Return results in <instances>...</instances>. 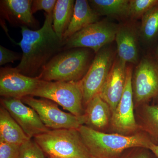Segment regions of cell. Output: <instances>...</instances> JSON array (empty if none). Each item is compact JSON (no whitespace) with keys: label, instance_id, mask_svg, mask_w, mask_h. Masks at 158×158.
Segmentation results:
<instances>
[{"label":"cell","instance_id":"1","mask_svg":"<svg viewBox=\"0 0 158 158\" xmlns=\"http://www.w3.org/2000/svg\"><path fill=\"white\" fill-rule=\"evenodd\" d=\"M44 15L43 25L39 30L21 27L22 38L18 44L22 50V57L15 68L27 76H39L48 62L62 51L63 41L53 27V14L45 13Z\"/></svg>","mask_w":158,"mask_h":158},{"label":"cell","instance_id":"2","mask_svg":"<svg viewBox=\"0 0 158 158\" xmlns=\"http://www.w3.org/2000/svg\"><path fill=\"white\" fill-rule=\"evenodd\" d=\"M78 131L90 156L94 158H119L127 150L135 147L148 149L153 142L145 133L130 135L107 133L82 125Z\"/></svg>","mask_w":158,"mask_h":158},{"label":"cell","instance_id":"3","mask_svg":"<svg viewBox=\"0 0 158 158\" xmlns=\"http://www.w3.org/2000/svg\"><path fill=\"white\" fill-rule=\"evenodd\" d=\"M92 51L81 48L62 51L48 62L38 77L46 81H79L93 61Z\"/></svg>","mask_w":158,"mask_h":158},{"label":"cell","instance_id":"4","mask_svg":"<svg viewBox=\"0 0 158 158\" xmlns=\"http://www.w3.org/2000/svg\"><path fill=\"white\" fill-rule=\"evenodd\" d=\"M34 139L48 157L89 158L90 156L78 130H50Z\"/></svg>","mask_w":158,"mask_h":158},{"label":"cell","instance_id":"5","mask_svg":"<svg viewBox=\"0 0 158 158\" xmlns=\"http://www.w3.org/2000/svg\"><path fill=\"white\" fill-rule=\"evenodd\" d=\"M32 96L52 101L76 116H83L85 113L80 81H46L41 80Z\"/></svg>","mask_w":158,"mask_h":158},{"label":"cell","instance_id":"6","mask_svg":"<svg viewBox=\"0 0 158 158\" xmlns=\"http://www.w3.org/2000/svg\"><path fill=\"white\" fill-rule=\"evenodd\" d=\"M118 26L107 20L91 24L63 42L62 51L81 48L90 49L96 54L115 40Z\"/></svg>","mask_w":158,"mask_h":158},{"label":"cell","instance_id":"7","mask_svg":"<svg viewBox=\"0 0 158 158\" xmlns=\"http://www.w3.org/2000/svg\"><path fill=\"white\" fill-rule=\"evenodd\" d=\"M115 58V52L109 44L95 54L90 68L80 81L85 109L89 102L99 93Z\"/></svg>","mask_w":158,"mask_h":158},{"label":"cell","instance_id":"8","mask_svg":"<svg viewBox=\"0 0 158 158\" xmlns=\"http://www.w3.org/2000/svg\"><path fill=\"white\" fill-rule=\"evenodd\" d=\"M132 86L135 108L158 97L157 61L149 57L142 58L134 71Z\"/></svg>","mask_w":158,"mask_h":158},{"label":"cell","instance_id":"9","mask_svg":"<svg viewBox=\"0 0 158 158\" xmlns=\"http://www.w3.org/2000/svg\"><path fill=\"white\" fill-rule=\"evenodd\" d=\"M21 100L37 112L44 124L50 129H78L85 125L84 115L77 116L63 112L56 103L49 100L36 98L32 96L25 97Z\"/></svg>","mask_w":158,"mask_h":158},{"label":"cell","instance_id":"10","mask_svg":"<svg viewBox=\"0 0 158 158\" xmlns=\"http://www.w3.org/2000/svg\"><path fill=\"white\" fill-rule=\"evenodd\" d=\"M132 76V66L128 65L124 91L116 109L112 113L110 122V128L113 132L125 135L140 131L134 113Z\"/></svg>","mask_w":158,"mask_h":158},{"label":"cell","instance_id":"11","mask_svg":"<svg viewBox=\"0 0 158 158\" xmlns=\"http://www.w3.org/2000/svg\"><path fill=\"white\" fill-rule=\"evenodd\" d=\"M41 80L19 72L15 68L2 67L0 69V95L2 98L21 99L32 96Z\"/></svg>","mask_w":158,"mask_h":158},{"label":"cell","instance_id":"12","mask_svg":"<svg viewBox=\"0 0 158 158\" xmlns=\"http://www.w3.org/2000/svg\"><path fill=\"white\" fill-rule=\"evenodd\" d=\"M1 102L2 106L31 139L51 130L44 124L37 112L21 99L2 98Z\"/></svg>","mask_w":158,"mask_h":158},{"label":"cell","instance_id":"13","mask_svg":"<svg viewBox=\"0 0 158 158\" xmlns=\"http://www.w3.org/2000/svg\"><path fill=\"white\" fill-rule=\"evenodd\" d=\"M127 70L126 62L116 55L110 73L99 93L110 106L112 113L116 109L124 91Z\"/></svg>","mask_w":158,"mask_h":158},{"label":"cell","instance_id":"14","mask_svg":"<svg viewBox=\"0 0 158 158\" xmlns=\"http://www.w3.org/2000/svg\"><path fill=\"white\" fill-rule=\"evenodd\" d=\"M139 36V30L132 22L118 25L115 40L117 44V56L119 59L126 63L138 64Z\"/></svg>","mask_w":158,"mask_h":158},{"label":"cell","instance_id":"15","mask_svg":"<svg viewBox=\"0 0 158 158\" xmlns=\"http://www.w3.org/2000/svg\"><path fill=\"white\" fill-rule=\"evenodd\" d=\"M32 2L31 0H2L0 1L1 16L11 26L37 29L39 23L33 15Z\"/></svg>","mask_w":158,"mask_h":158},{"label":"cell","instance_id":"16","mask_svg":"<svg viewBox=\"0 0 158 158\" xmlns=\"http://www.w3.org/2000/svg\"><path fill=\"white\" fill-rule=\"evenodd\" d=\"M85 125L95 131L104 132L110 125L112 111L110 106L98 94L85 107Z\"/></svg>","mask_w":158,"mask_h":158},{"label":"cell","instance_id":"17","mask_svg":"<svg viewBox=\"0 0 158 158\" xmlns=\"http://www.w3.org/2000/svg\"><path fill=\"white\" fill-rule=\"evenodd\" d=\"M99 17L98 14L90 6L88 1H76L73 16L63 35L62 41L64 42L87 26L98 21Z\"/></svg>","mask_w":158,"mask_h":158},{"label":"cell","instance_id":"18","mask_svg":"<svg viewBox=\"0 0 158 158\" xmlns=\"http://www.w3.org/2000/svg\"><path fill=\"white\" fill-rule=\"evenodd\" d=\"M31 139L6 108H0V141L21 145Z\"/></svg>","mask_w":158,"mask_h":158},{"label":"cell","instance_id":"19","mask_svg":"<svg viewBox=\"0 0 158 158\" xmlns=\"http://www.w3.org/2000/svg\"><path fill=\"white\" fill-rule=\"evenodd\" d=\"M88 2L99 16L106 15L119 19L129 18L130 0H90Z\"/></svg>","mask_w":158,"mask_h":158},{"label":"cell","instance_id":"20","mask_svg":"<svg viewBox=\"0 0 158 158\" xmlns=\"http://www.w3.org/2000/svg\"><path fill=\"white\" fill-rule=\"evenodd\" d=\"M139 107L141 108L137 122L139 131L145 133L158 145V106L146 104Z\"/></svg>","mask_w":158,"mask_h":158},{"label":"cell","instance_id":"21","mask_svg":"<svg viewBox=\"0 0 158 158\" xmlns=\"http://www.w3.org/2000/svg\"><path fill=\"white\" fill-rule=\"evenodd\" d=\"M75 3V1L73 0H58L54 9L53 27L62 41L73 16Z\"/></svg>","mask_w":158,"mask_h":158},{"label":"cell","instance_id":"22","mask_svg":"<svg viewBox=\"0 0 158 158\" xmlns=\"http://www.w3.org/2000/svg\"><path fill=\"white\" fill-rule=\"evenodd\" d=\"M139 35L146 43H150L158 37V5L141 18Z\"/></svg>","mask_w":158,"mask_h":158},{"label":"cell","instance_id":"23","mask_svg":"<svg viewBox=\"0 0 158 158\" xmlns=\"http://www.w3.org/2000/svg\"><path fill=\"white\" fill-rule=\"evenodd\" d=\"M158 5V0H130L129 18H141L144 15Z\"/></svg>","mask_w":158,"mask_h":158},{"label":"cell","instance_id":"24","mask_svg":"<svg viewBox=\"0 0 158 158\" xmlns=\"http://www.w3.org/2000/svg\"><path fill=\"white\" fill-rule=\"evenodd\" d=\"M45 154L35 140L30 139L20 146L19 158H47Z\"/></svg>","mask_w":158,"mask_h":158},{"label":"cell","instance_id":"25","mask_svg":"<svg viewBox=\"0 0 158 158\" xmlns=\"http://www.w3.org/2000/svg\"><path fill=\"white\" fill-rule=\"evenodd\" d=\"M20 146L0 141V158H19Z\"/></svg>","mask_w":158,"mask_h":158},{"label":"cell","instance_id":"26","mask_svg":"<svg viewBox=\"0 0 158 158\" xmlns=\"http://www.w3.org/2000/svg\"><path fill=\"white\" fill-rule=\"evenodd\" d=\"M57 1L56 0H34L32 4L33 14L40 10H44L47 14H53Z\"/></svg>","mask_w":158,"mask_h":158},{"label":"cell","instance_id":"27","mask_svg":"<svg viewBox=\"0 0 158 158\" xmlns=\"http://www.w3.org/2000/svg\"><path fill=\"white\" fill-rule=\"evenodd\" d=\"M148 148L135 147L127 150L119 158H154Z\"/></svg>","mask_w":158,"mask_h":158},{"label":"cell","instance_id":"28","mask_svg":"<svg viewBox=\"0 0 158 158\" xmlns=\"http://www.w3.org/2000/svg\"><path fill=\"white\" fill-rule=\"evenodd\" d=\"M22 55L0 45V65L21 59Z\"/></svg>","mask_w":158,"mask_h":158},{"label":"cell","instance_id":"29","mask_svg":"<svg viewBox=\"0 0 158 158\" xmlns=\"http://www.w3.org/2000/svg\"><path fill=\"white\" fill-rule=\"evenodd\" d=\"M148 149L157 158H158V145L152 143L149 146Z\"/></svg>","mask_w":158,"mask_h":158},{"label":"cell","instance_id":"30","mask_svg":"<svg viewBox=\"0 0 158 158\" xmlns=\"http://www.w3.org/2000/svg\"><path fill=\"white\" fill-rule=\"evenodd\" d=\"M155 56L156 60L158 62V46L156 48Z\"/></svg>","mask_w":158,"mask_h":158},{"label":"cell","instance_id":"31","mask_svg":"<svg viewBox=\"0 0 158 158\" xmlns=\"http://www.w3.org/2000/svg\"><path fill=\"white\" fill-rule=\"evenodd\" d=\"M89 158H94L93 157L91 156H90L89 157Z\"/></svg>","mask_w":158,"mask_h":158},{"label":"cell","instance_id":"32","mask_svg":"<svg viewBox=\"0 0 158 158\" xmlns=\"http://www.w3.org/2000/svg\"><path fill=\"white\" fill-rule=\"evenodd\" d=\"M48 158H54V157H48Z\"/></svg>","mask_w":158,"mask_h":158},{"label":"cell","instance_id":"33","mask_svg":"<svg viewBox=\"0 0 158 158\" xmlns=\"http://www.w3.org/2000/svg\"></svg>","mask_w":158,"mask_h":158}]
</instances>
